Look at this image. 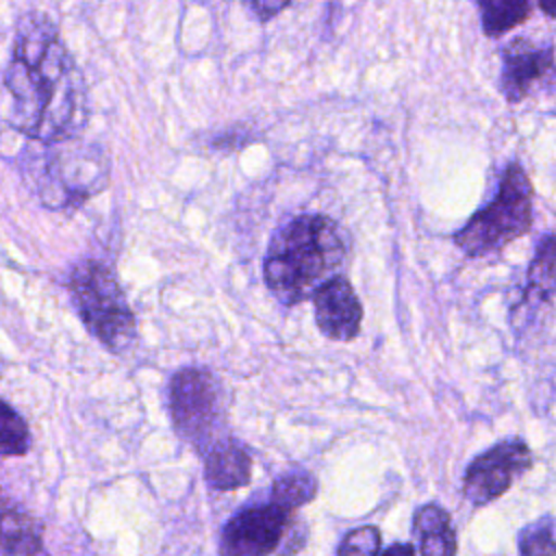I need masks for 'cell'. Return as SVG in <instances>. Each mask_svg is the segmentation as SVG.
Listing matches in <instances>:
<instances>
[{
  "mask_svg": "<svg viewBox=\"0 0 556 556\" xmlns=\"http://www.w3.org/2000/svg\"><path fill=\"white\" fill-rule=\"evenodd\" d=\"M291 526V510L274 502L252 504L232 515L219 536V556H269Z\"/></svg>",
  "mask_w": 556,
  "mask_h": 556,
  "instance_id": "8992f818",
  "label": "cell"
},
{
  "mask_svg": "<svg viewBox=\"0 0 556 556\" xmlns=\"http://www.w3.org/2000/svg\"><path fill=\"white\" fill-rule=\"evenodd\" d=\"M289 7H291V2H267V0H263V2H248V9L254 13V17L258 22H269L271 17H276L280 11H285Z\"/></svg>",
  "mask_w": 556,
  "mask_h": 556,
  "instance_id": "ffe728a7",
  "label": "cell"
},
{
  "mask_svg": "<svg viewBox=\"0 0 556 556\" xmlns=\"http://www.w3.org/2000/svg\"><path fill=\"white\" fill-rule=\"evenodd\" d=\"M380 530L376 526H358L350 530L337 549V556H378Z\"/></svg>",
  "mask_w": 556,
  "mask_h": 556,
  "instance_id": "d6986e66",
  "label": "cell"
},
{
  "mask_svg": "<svg viewBox=\"0 0 556 556\" xmlns=\"http://www.w3.org/2000/svg\"><path fill=\"white\" fill-rule=\"evenodd\" d=\"M413 528L421 556H456V534L447 510L434 502L415 510Z\"/></svg>",
  "mask_w": 556,
  "mask_h": 556,
  "instance_id": "7c38bea8",
  "label": "cell"
},
{
  "mask_svg": "<svg viewBox=\"0 0 556 556\" xmlns=\"http://www.w3.org/2000/svg\"><path fill=\"white\" fill-rule=\"evenodd\" d=\"M539 9H541L547 17H554V20H556V2H539Z\"/></svg>",
  "mask_w": 556,
  "mask_h": 556,
  "instance_id": "7402d4cb",
  "label": "cell"
},
{
  "mask_svg": "<svg viewBox=\"0 0 556 556\" xmlns=\"http://www.w3.org/2000/svg\"><path fill=\"white\" fill-rule=\"evenodd\" d=\"M382 556H415V547L410 543H393L382 552Z\"/></svg>",
  "mask_w": 556,
  "mask_h": 556,
  "instance_id": "44dd1931",
  "label": "cell"
},
{
  "mask_svg": "<svg viewBox=\"0 0 556 556\" xmlns=\"http://www.w3.org/2000/svg\"><path fill=\"white\" fill-rule=\"evenodd\" d=\"M2 547L7 556H35L41 549V523L20 508L4 506Z\"/></svg>",
  "mask_w": 556,
  "mask_h": 556,
  "instance_id": "4fadbf2b",
  "label": "cell"
},
{
  "mask_svg": "<svg viewBox=\"0 0 556 556\" xmlns=\"http://www.w3.org/2000/svg\"><path fill=\"white\" fill-rule=\"evenodd\" d=\"M554 70L552 46H539L526 37L513 39L502 50L500 91L510 104H517Z\"/></svg>",
  "mask_w": 556,
  "mask_h": 556,
  "instance_id": "9c48e42d",
  "label": "cell"
},
{
  "mask_svg": "<svg viewBox=\"0 0 556 556\" xmlns=\"http://www.w3.org/2000/svg\"><path fill=\"white\" fill-rule=\"evenodd\" d=\"M528 289L541 298L556 293V237L541 239L528 269Z\"/></svg>",
  "mask_w": 556,
  "mask_h": 556,
  "instance_id": "2e32d148",
  "label": "cell"
},
{
  "mask_svg": "<svg viewBox=\"0 0 556 556\" xmlns=\"http://www.w3.org/2000/svg\"><path fill=\"white\" fill-rule=\"evenodd\" d=\"M313 311L315 324L326 339L345 343L358 337L363 304L345 276L332 278L313 295Z\"/></svg>",
  "mask_w": 556,
  "mask_h": 556,
  "instance_id": "30bf717a",
  "label": "cell"
},
{
  "mask_svg": "<svg viewBox=\"0 0 556 556\" xmlns=\"http://www.w3.org/2000/svg\"><path fill=\"white\" fill-rule=\"evenodd\" d=\"M530 467L532 452L523 441H502L469 463L463 478V493L473 506H484L504 495Z\"/></svg>",
  "mask_w": 556,
  "mask_h": 556,
  "instance_id": "52a82bcc",
  "label": "cell"
},
{
  "mask_svg": "<svg viewBox=\"0 0 556 556\" xmlns=\"http://www.w3.org/2000/svg\"><path fill=\"white\" fill-rule=\"evenodd\" d=\"M2 456H24L30 450V432L22 415L9 404L2 402V434H0Z\"/></svg>",
  "mask_w": 556,
  "mask_h": 556,
  "instance_id": "ac0fdd59",
  "label": "cell"
},
{
  "mask_svg": "<svg viewBox=\"0 0 556 556\" xmlns=\"http://www.w3.org/2000/svg\"><path fill=\"white\" fill-rule=\"evenodd\" d=\"M478 11L482 33L486 37H502L530 17L532 4L526 0H482L478 2Z\"/></svg>",
  "mask_w": 556,
  "mask_h": 556,
  "instance_id": "5bb4252c",
  "label": "cell"
},
{
  "mask_svg": "<svg viewBox=\"0 0 556 556\" xmlns=\"http://www.w3.org/2000/svg\"><path fill=\"white\" fill-rule=\"evenodd\" d=\"M52 156L54 159H50L46 169V189H61L59 204H80L106 185V165L100 152L91 156L87 150H59ZM46 189L41 193H46Z\"/></svg>",
  "mask_w": 556,
  "mask_h": 556,
  "instance_id": "ba28073f",
  "label": "cell"
},
{
  "mask_svg": "<svg viewBox=\"0 0 556 556\" xmlns=\"http://www.w3.org/2000/svg\"><path fill=\"white\" fill-rule=\"evenodd\" d=\"M519 556H556V517L543 515L521 528Z\"/></svg>",
  "mask_w": 556,
  "mask_h": 556,
  "instance_id": "e0dca14e",
  "label": "cell"
},
{
  "mask_svg": "<svg viewBox=\"0 0 556 556\" xmlns=\"http://www.w3.org/2000/svg\"><path fill=\"white\" fill-rule=\"evenodd\" d=\"M269 495L274 502L293 513L317 495V480L304 469H291L274 480Z\"/></svg>",
  "mask_w": 556,
  "mask_h": 556,
  "instance_id": "9a60e30c",
  "label": "cell"
},
{
  "mask_svg": "<svg viewBox=\"0 0 556 556\" xmlns=\"http://www.w3.org/2000/svg\"><path fill=\"white\" fill-rule=\"evenodd\" d=\"M70 298L83 326L113 354L130 348L137 319L115 278V271L98 261L85 258L70 274Z\"/></svg>",
  "mask_w": 556,
  "mask_h": 556,
  "instance_id": "3957f363",
  "label": "cell"
},
{
  "mask_svg": "<svg viewBox=\"0 0 556 556\" xmlns=\"http://www.w3.org/2000/svg\"><path fill=\"white\" fill-rule=\"evenodd\" d=\"M532 226V182L519 163L506 165L495 198L454 235L465 256L480 258L523 237Z\"/></svg>",
  "mask_w": 556,
  "mask_h": 556,
  "instance_id": "277c9868",
  "label": "cell"
},
{
  "mask_svg": "<svg viewBox=\"0 0 556 556\" xmlns=\"http://www.w3.org/2000/svg\"><path fill=\"white\" fill-rule=\"evenodd\" d=\"M4 87L11 98L9 124L17 132L41 143H63L85 128V76L50 15L28 11L15 24Z\"/></svg>",
  "mask_w": 556,
  "mask_h": 556,
  "instance_id": "6da1fadb",
  "label": "cell"
},
{
  "mask_svg": "<svg viewBox=\"0 0 556 556\" xmlns=\"http://www.w3.org/2000/svg\"><path fill=\"white\" fill-rule=\"evenodd\" d=\"M345 256V237L332 217L298 215L271 237L263 280L278 302L295 306L341 276Z\"/></svg>",
  "mask_w": 556,
  "mask_h": 556,
  "instance_id": "7a4b0ae2",
  "label": "cell"
},
{
  "mask_svg": "<svg viewBox=\"0 0 556 556\" xmlns=\"http://www.w3.org/2000/svg\"><path fill=\"white\" fill-rule=\"evenodd\" d=\"M204 480L215 491H235L252 478V456L235 437H224L204 454Z\"/></svg>",
  "mask_w": 556,
  "mask_h": 556,
  "instance_id": "8fae6325",
  "label": "cell"
},
{
  "mask_svg": "<svg viewBox=\"0 0 556 556\" xmlns=\"http://www.w3.org/2000/svg\"><path fill=\"white\" fill-rule=\"evenodd\" d=\"M172 426L204 454L226 430V389L215 374L204 367L178 369L167 389Z\"/></svg>",
  "mask_w": 556,
  "mask_h": 556,
  "instance_id": "5b68a950",
  "label": "cell"
}]
</instances>
